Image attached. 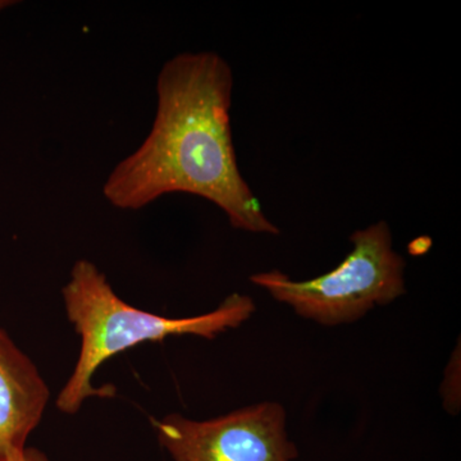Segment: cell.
Returning a JSON list of instances; mask_svg holds the SVG:
<instances>
[{
  "label": "cell",
  "mask_w": 461,
  "mask_h": 461,
  "mask_svg": "<svg viewBox=\"0 0 461 461\" xmlns=\"http://www.w3.org/2000/svg\"><path fill=\"white\" fill-rule=\"evenodd\" d=\"M159 444L175 461H293L297 448L277 402L247 406L209 420L180 414L151 418Z\"/></svg>",
  "instance_id": "4"
},
{
  "label": "cell",
  "mask_w": 461,
  "mask_h": 461,
  "mask_svg": "<svg viewBox=\"0 0 461 461\" xmlns=\"http://www.w3.org/2000/svg\"><path fill=\"white\" fill-rule=\"evenodd\" d=\"M232 90V69L218 54L171 58L158 75L150 132L103 186L109 204L139 211L169 194H190L217 205L233 229L278 235L240 172L230 130Z\"/></svg>",
  "instance_id": "1"
},
{
  "label": "cell",
  "mask_w": 461,
  "mask_h": 461,
  "mask_svg": "<svg viewBox=\"0 0 461 461\" xmlns=\"http://www.w3.org/2000/svg\"><path fill=\"white\" fill-rule=\"evenodd\" d=\"M350 240V253L320 277L294 281L285 273L269 271L250 280L300 317L323 326L351 323L405 294V260L393 250L390 227L384 221L355 230Z\"/></svg>",
  "instance_id": "3"
},
{
  "label": "cell",
  "mask_w": 461,
  "mask_h": 461,
  "mask_svg": "<svg viewBox=\"0 0 461 461\" xmlns=\"http://www.w3.org/2000/svg\"><path fill=\"white\" fill-rule=\"evenodd\" d=\"M50 399L38 366L0 327V461L26 447Z\"/></svg>",
  "instance_id": "5"
},
{
  "label": "cell",
  "mask_w": 461,
  "mask_h": 461,
  "mask_svg": "<svg viewBox=\"0 0 461 461\" xmlns=\"http://www.w3.org/2000/svg\"><path fill=\"white\" fill-rule=\"evenodd\" d=\"M12 5H14V2H9V0H0V11L11 7Z\"/></svg>",
  "instance_id": "7"
},
{
  "label": "cell",
  "mask_w": 461,
  "mask_h": 461,
  "mask_svg": "<svg viewBox=\"0 0 461 461\" xmlns=\"http://www.w3.org/2000/svg\"><path fill=\"white\" fill-rule=\"evenodd\" d=\"M7 461H50L47 455L35 447H26L17 453L12 454Z\"/></svg>",
  "instance_id": "6"
},
{
  "label": "cell",
  "mask_w": 461,
  "mask_h": 461,
  "mask_svg": "<svg viewBox=\"0 0 461 461\" xmlns=\"http://www.w3.org/2000/svg\"><path fill=\"white\" fill-rule=\"evenodd\" d=\"M67 318L80 336L74 372L57 397V408L74 415L90 397H109L114 387L96 388L93 377L111 357L148 341L173 336L214 339L238 329L256 312L254 300L241 294L227 296L214 311L189 318H168L141 311L114 293L104 273L90 260H77L62 290Z\"/></svg>",
  "instance_id": "2"
}]
</instances>
